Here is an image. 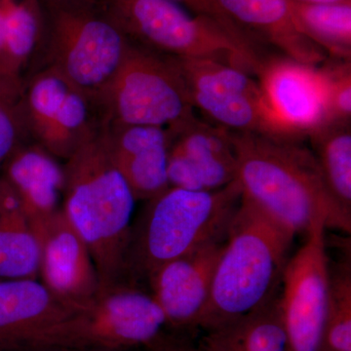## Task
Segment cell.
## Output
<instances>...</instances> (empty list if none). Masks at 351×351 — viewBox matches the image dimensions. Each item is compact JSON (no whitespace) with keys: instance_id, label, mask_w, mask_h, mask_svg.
I'll return each instance as SVG.
<instances>
[{"instance_id":"cell-1","label":"cell","mask_w":351,"mask_h":351,"mask_svg":"<svg viewBox=\"0 0 351 351\" xmlns=\"http://www.w3.org/2000/svg\"><path fill=\"white\" fill-rule=\"evenodd\" d=\"M242 197L292 234L315 219L350 234L351 216L335 201L304 140L228 130Z\"/></svg>"},{"instance_id":"cell-2","label":"cell","mask_w":351,"mask_h":351,"mask_svg":"<svg viewBox=\"0 0 351 351\" xmlns=\"http://www.w3.org/2000/svg\"><path fill=\"white\" fill-rule=\"evenodd\" d=\"M104 129L64 164L63 201L66 218L93 258L101 291L129 284L127 253L137 201L108 156Z\"/></svg>"},{"instance_id":"cell-3","label":"cell","mask_w":351,"mask_h":351,"mask_svg":"<svg viewBox=\"0 0 351 351\" xmlns=\"http://www.w3.org/2000/svg\"><path fill=\"white\" fill-rule=\"evenodd\" d=\"M294 237L242 197L198 326L208 331L223 326L277 294Z\"/></svg>"},{"instance_id":"cell-4","label":"cell","mask_w":351,"mask_h":351,"mask_svg":"<svg viewBox=\"0 0 351 351\" xmlns=\"http://www.w3.org/2000/svg\"><path fill=\"white\" fill-rule=\"evenodd\" d=\"M241 198V186L234 180L215 191L169 186L147 200L137 223L132 226L128 283L138 286L171 261L225 239Z\"/></svg>"},{"instance_id":"cell-5","label":"cell","mask_w":351,"mask_h":351,"mask_svg":"<svg viewBox=\"0 0 351 351\" xmlns=\"http://www.w3.org/2000/svg\"><path fill=\"white\" fill-rule=\"evenodd\" d=\"M100 7L130 43L161 54L213 60L250 75L262 63L219 25L171 0H104Z\"/></svg>"},{"instance_id":"cell-6","label":"cell","mask_w":351,"mask_h":351,"mask_svg":"<svg viewBox=\"0 0 351 351\" xmlns=\"http://www.w3.org/2000/svg\"><path fill=\"white\" fill-rule=\"evenodd\" d=\"M44 9L45 38L38 69H57L71 84L100 100L130 41L100 6L66 4Z\"/></svg>"},{"instance_id":"cell-7","label":"cell","mask_w":351,"mask_h":351,"mask_svg":"<svg viewBox=\"0 0 351 351\" xmlns=\"http://www.w3.org/2000/svg\"><path fill=\"white\" fill-rule=\"evenodd\" d=\"M166 327L165 316L154 297L138 286L123 284L100 291L84 308L38 332L18 348L129 351L154 345L164 336Z\"/></svg>"},{"instance_id":"cell-8","label":"cell","mask_w":351,"mask_h":351,"mask_svg":"<svg viewBox=\"0 0 351 351\" xmlns=\"http://www.w3.org/2000/svg\"><path fill=\"white\" fill-rule=\"evenodd\" d=\"M99 101L107 124L168 128L195 115L176 58L132 43Z\"/></svg>"},{"instance_id":"cell-9","label":"cell","mask_w":351,"mask_h":351,"mask_svg":"<svg viewBox=\"0 0 351 351\" xmlns=\"http://www.w3.org/2000/svg\"><path fill=\"white\" fill-rule=\"evenodd\" d=\"M24 104L32 141L58 159L68 160L107 125L98 99L51 66L25 80Z\"/></svg>"},{"instance_id":"cell-10","label":"cell","mask_w":351,"mask_h":351,"mask_svg":"<svg viewBox=\"0 0 351 351\" xmlns=\"http://www.w3.org/2000/svg\"><path fill=\"white\" fill-rule=\"evenodd\" d=\"M193 108L228 130L293 138L270 112L258 80L243 71L207 59H179Z\"/></svg>"},{"instance_id":"cell-11","label":"cell","mask_w":351,"mask_h":351,"mask_svg":"<svg viewBox=\"0 0 351 351\" xmlns=\"http://www.w3.org/2000/svg\"><path fill=\"white\" fill-rule=\"evenodd\" d=\"M326 228L324 219H315L284 269L279 304L287 351H322L330 263Z\"/></svg>"},{"instance_id":"cell-12","label":"cell","mask_w":351,"mask_h":351,"mask_svg":"<svg viewBox=\"0 0 351 351\" xmlns=\"http://www.w3.org/2000/svg\"><path fill=\"white\" fill-rule=\"evenodd\" d=\"M256 75L270 112L289 137L304 140L329 123L326 78L320 64L267 55Z\"/></svg>"},{"instance_id":"cell-13","label":"cell","mask_w":351,"mask_h":351,"mask_svg":"<svg viewBox=\"0 0 351 351\" xmlns=\"http://www.w3.org/2000/svg\"><path fill=\"white\" fill-rule=\"evenodd\" d=\"M166 130L170 186L215 191L237 180V157L228 129L195 115Z\"/></svg>"},{"instance_id":"cell-14","label":"cell","mask_w":351,"mask_h":351,"mask_svg":"<svg viewBox=\"0 0 351 351\" xmlns=\"http://www.w3.org/2000/svg\"><path fill=\"white\" fill-rule=\"evenodd\" d=\"M31 228L40 245L41 282L64 306L84 308L100 293V281L86 244L63 208Z\"/></svg>"},{"instance_id":"cell-15","label":"cell","mask_w":351,"mask_h":351,"mask_svg":"<svg viewBox=\"0 0 351 351\" xmlns=\"http://www.w3.org/2000/svg\"><path fill=\"white\" fill-rule=\"evenodd\" d=\"M225 240L171 261L147 279L151 295L162 311L167 327L184 329L199 324Z\"/></svg>"},{"instance_id":"cell-16","label":"cell","mask_w":351,"mask_h":351,"mask_svg":"<svg viewBox=\"0 0 351 351\" xmlns=\"http://www.w3.org/2000/svg\"><path fill=\"white\" fill-rule=\"evenodd\" d=\"M104 141L112 163L136 200H149L169 188V135L166 128L107 124Z\"/></svg>"},{"instance_id":"cell-17","label":"cell","mask_w":351,"mask_h":351,"mask_svg":"<svg viewBox=\"0 0 351 351\" xmlns=\"http://www.w3.org/2000/svg\"><path fill=\"white\" fill-rule=\"evenodd\" d=\"M0 175L14 189L29 226L45 221L63 206L64 165L34 141L21 145L7 159Z\"/></svg>"},{"instance_id":"cell-18","label":"cell","mask_w":351,"mask_h":351,"mask_svg":"<svg viewBox=\"0 0 351 351\" xmlns=\"http://www.w3.org/2000/svg\"><path fill=\"white\" fill-rule=\"evenodd\" d=\"M38 279H0V351H13L76 313Z\"/></svg>"},{"instance_id":"cell-19","label":"cell","mask_w":351,"mask_h":351,"mask_svg":"<svg viewBox=\"0 0 351 351\" xmlns=\"http://www.w3.org/2000/svg\"><path fill=\"white\" fill-rule=\"evenodd\" d=\"M226 13L263 47L300 63L319 66L328 56L302 36L291 17L286 0H219Z\"/></svg>"},{"instance_id":"cell-20","label":"cell","mask_w":351,"mask_h":351,"mask_svg":"<svg viewBox=\"0 0 351 351\" xmlns=\"http://www.w3.org/2000/svg\"><path fill=\"white\" fill-rule=\"evenodd\" d=\"M203 351H287L279 293L255 311L213 330L202 339Z\"/></svg>"},{"instance_id":"cell-21","label":"cell","mask_w":351,"mask_h":351,"mask_svg":"<svg viewBox=\"0 0 351 351\" xmlns=\"http://www.w3.org/2000/svg\"><path fill=\"white\" fill-rule=\"evenodd\" d=\"M45 29V9L41 0H6L4 73L25 80L38 71Z\"/></svg>"},{"instance_id":"cell-22","label":"cell","mask_w":351,"mask_h":351,"mask_svg":"<svg viewBox=\"0 0 351 351\" xmlns=\"http://www.w3.org/2000/svg\"><path fill=\"white\" fill-rule=\"evenodd\" d=\"M286 2L293 22L302 36L324 51L328 58L351 61V2Z\"/></svg>"},{"instance_id":"cell-23","label":"cell","mask_w":351,"mask_h":351,"mask_svg":"<svg viewBox=\"0 0 351 351\" xmlns=\"http://www.w3.org/2000/svg\"><path fill=\"white\" fill-rule=\"evenodd\" d=\"M306 138L332 198L351 216L350 122H329Z\"/></svg>"},{"instance_id":"cell-24","label":"cell","mask_w":351,"mask_h":351,"mask_svg":"<svg viewBox=\"0 0 351 351\" xmlns=\"http://www.w3.org/2000/svg\"><path fill=\"white\" fill-rule=\"evenodd\" d=\"M41 250L22 205L0 219V279H38Z\"/></svg>"},{"instance_id":"cell-25","label":"cell","mask_w":351,"mask_h":351,"mask_svg":"<svg viewBox=\"0 0 351 351\" xmlns=\"http://www.w3.org/2000/svg\"><path fill=\"white\" fill-rule=\"evenodd\" d=\"M322 350L351 351L350 260L329 263L326 319Z\"/></svg>"},{"instance_id":"cell-26","label":"cell","mask_w":351,"mask_h":351,"mask_svg":"<svg viewBox=\"0 0 351 351\" xmlns=\"http://www.w3.org/2000/svg\"><path fill=\"white\" fill-rule=\"evenodd\" d=\"M24 91V80L0 73V170L18 147L32 141Z\"/></svg>"},{"instance_id":"cell-27","label":"cell","mask_w":351,"mask_h":351,"mask_svg":"<svg viewBox=\"0 0 351 351\" xmlns=\"http://www.w3.org/2000/svg\"><path fill=\"white\" fill-rule=\"evenodd\" d=\"M320 66L326 78L330 122H350L351 61L327 58Z\"/></svg>"},{"instance_id":"cell-28","label":"cell","mask_w":351,"mask_h":351,"mask_svg":"<svg viewBox=\"0 0 351 351\" xmlns=\"http://www.w3.org/2000/svg\"><path fill=\"white\" fill-rule=\"evenodd\" d=\"M179 4L189 12L196 16L207 18L215 24L219 25L237 43L251 55L263 60L269 54H265V49L262 44L258 43L251 34L245 32L241 27L228 16L225 9L219 4V0H171Z\"/></svg>"},{"instance_id":"cell-29","label":"cell","mask_w":351,"mask_h":351,"mask_svg":"<svg viewBox=\"0 0 351 351\" xmlns=\"http://www.w3.org/2000/svg\"><path fill=\"white\" fill-rule=\"evenodd\" d=\"M19 198L10 184L0 175V219L20 204Z\"/></svg>"},{"instance_id":"cell-30","label":"cell","mask_w":351,"mask_h":351,"mask_svg":"<svg viewBox=\"0 0 351 351\" xmlns=\"http://www.w3.org/2000/svg\"><path fill=\"white\" fill-rule=\"evenodd\" d=\"M147 351H193L181 339L174 337L164 336L147 348Z\"/></svg>"},{"instance_id":"cell-31","label":"cell","mask_w":351,"mask_h":351,"mask_svg":"<svg viewBox=\"0 0 351 351\" xmlns=\"http://www.w3.org/2000/svg\"><path fill=\"white\" fill-rule=\"evenodd\" d=\"M6 0H0V73L5 66Z\"/></svg>"},{"instance_id":"cell-32","label":"cell","mask_w":351,"mask_h":351,"mask_svg":"<svg viewBox=\"0 0 351 351\" xmlns=\"http://www.w3.org/2000/svg\"><path fill=\"white\" fill-rule=\"evenodd\" d=\"M104 0H41L44 6L66 5V4H88L101 6Z\"/></svg>"},{"instance_id":"cell-33","label":"cell","mask_w":351,"mask_h":351,"mask_svg":"<svg viewBox=\"0 0 351 351\" xmlns=\"http://www.w3.org/2000/svg\"><path fill=\"white\" fill-rule=\"evenodd\" d=\"M13 351H108L97 350H77V348H60V346H24Z\"/></svg>"},{"instance_id":"cell-34","label":"cell","mask_w":351,"mask_h":351,"mask_svg":"<svg viewBox=\"0 0 351 351\" xmlns=\"http://www.w3.org/2000/svg\"><path fill=\"white\" fill-rule=\"evenodd\" d=\"M295 1L306 2V3H343V2H351V0H295Z\"/></svg>"},{"instance_id":"cell-35","label":"cell","mask_w":351,"mask_h":351,"mask_svg":"<svg viewBox=\"0 0 351 351\" xmlns=\"http://www.w3.org/2000/svg\"><path fill=\"white\" fill-rule=\"evenodd\" d=\"M322 351H326V350H322Z\"/></svg>"}]
</instances>
